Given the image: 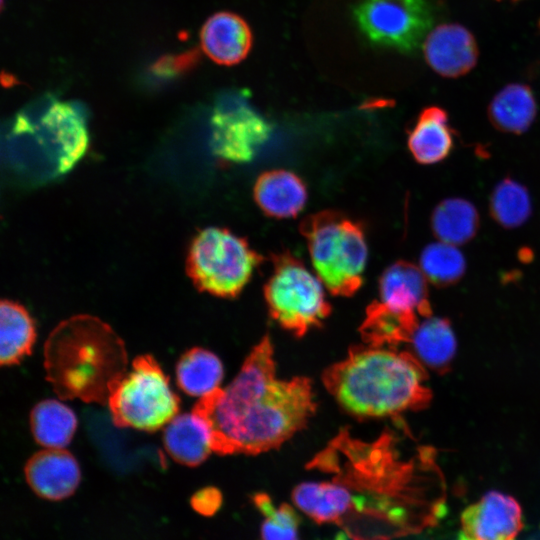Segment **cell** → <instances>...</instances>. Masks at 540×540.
<instances>
[{"instance_id":"obj_1","label":"cell","mask_w":540,"mask_h":540,"mask_svg":"<svg viewBox=\"0 0 540 540\" xmlns=\"http://www.w3.org/2000/svg\"><path fill=\"white\" fill-rule=\"evenodd\" d=\"M316 410L309 378L276 377L273 346L264 336L225 388L201 397L193 412L207 424L212 450L259 454L282 445Z\"/></svg>"},{"instance_id":"obj_2","label":"cell","mask_w":540,"mask_h":540,"mask_svg":"<svg viewBox=\"0 0 540 540\" xmlns=\"http://www.w3.org/2000/svg\"><path fill=\"white\" fill-rule=\"evenodd\" d=\"M426 371L409 352L387 347L357 346L328 367L324 386L353 416L385 417L426 407L432 398Z\"/></svg>"},{"instance_id":"obj_3","label":"cell","mask_w":540,"mask_h":540,"mask_svg":"<svg viewBox=\"0 0 540 540\" xmlns=\"http://www.w3.org/2000/svg\"><path fill=\"white\" fill-rule=\"evenodd\" d=\"M123 340L101 319L75 315L60 322L44 346L46 379L61 399L107 404L127 372Z\"/></svg>"},{"instance_id":"obj_4","label":"cell","mask_w":540,"mask_h":540,"mask_svg":"<svg viewBox=\"0 0 540 540\" xmlns=\"http://www.w3.org/2000/svg\"><path fill=\"white\" fill-rule=\"evenodd\" d=\"M21 144V163L39 165L51 175L64 174L82 158L88 147L86 113L79 104L52 96L16 115L9 133Z\"/></svg>"},{"instance_id":"obj_5","label":"cell","mask_w":540,"mask_h":540,"mask_svg":"<svg viewBox=\"0 0 540 540\" xmlns=\"http://www.w3.org/2000/svg\"><path fill=\"white\" fill-rule=\"evenodd\" d=\"M318 278L337 296L362 285L368 249L361 225L335 211L310 215L301 223Z\"/></svg>"},{"instance_id":"obj_6","label":"cell","mask_w":540,"mask_h":540,"mask_svg":"<svg viewBox=\"0 0 540 540\" xmlns=\"http://www.w3.org/2000/svg\"><path fill=\"white\" fill-rule=\"evenodd\" d=\"M107 404L116 426L153 432L178 415L180 398L154 357L141 355L115 383Z\"/></svg>"},{"instance_id":"obj_7","label":"cell","mask_w":540,"mask_h":540,"mask_svg":"<svg viewBox=\"0 0 540 540\" xmlns=\"http://www.w3.org/2000/svg\"><path fill=\"white\" fill-rule=\"evenodd\" d=\"M261 260L245 239L225 228L208 227L193 238L186 271L198 290L233 298L248 283Z\"/></svg>"},{"instance_id":"obj_8","label":"cell","mask_w":540,"mask_h":540,"mask_svg":"<svg viewBox=\"0 0 540 540\" xmlns=\"http://www.w3.org/2000/svg\"><path fill=\"white\" fill-rule=\"evenodd\" d=\"M319 278L289 253L273 257V272L264 287L271 317L301 337L319 326L331 308Z\"/></svg>"},{"instance_id":"obj_9","label":"cell","mask_w":540,"mask_h":540,"mask_svg":"<svg viewBox=\"0 0 540 540\" xmlns=\"http://www.w3.org/2000/svg\"><path fill=\"white\" fill-rule=\"evenodd\" d=\"M354 18L370 42L402 52L418 48L433 21L427 0H361Z\"/></svg>"},{"instance_id":"obj_10","label":"cell","mask_w":540,"mask_h":540,"mask_svg":"<svg viewBox=\"0 0 540 540\" xmlns=\"http://www.w3.org/2000/svg\"><path fill=\"white\" fill-rule=\"evenodd\" d=\"M211 148L222 160L250 161L269 139L272 127L239 93H225L214 106L211 120Z\"/></svg>"},{"instance_id":"obj_11","label":"cell","mask_w":540,"mask_h":540,"mask_svg":"<svg viewBox=\"0 0 540 540\" xmlns=\"http://www.w3.org/2000/svg\"><path fill=\"white\" fill-rule=\"evenodd\" d=\"M521 506L510 495L489 491L464 509L456 540H523Z\"/></svg>"},{"instance_id":"obj_12","label":"cell","mask_w":540,"mask_h":540,"mask_svg":"<svg viewBox=\"0 0 540 540\" xmlns=\"http://www.w3.org/2000/svg\"><path fill=\"white\" fill-rule=\"evenodd\" d=\"M379 295L377 301L394 314L414 320L431 316L427 279L420 267L410 262L400 260L385 269Z\"/></svg>"},{"instance_id":"obj_13","label":"cell","mask_w":540,"mask_h":540,"mask_svg":"<svg viewBox=\"0 0 540 540\" xmlns=\"http://www.w3.org/2000/svg\"><path fill=\"white\" fill-rule=\"evenodd\" d=\"M423 52L437 74L456 78L470 72L477 63L478 47L471 32L456 23H444L426 35Z\"/></svg>"},{"instance_id":"obj_14","label":"cell","mask_w":540,"mask_h":540,"mask_svg":"<svg viewBox=\"0 0 540 540\" xmlns=\"http://www.w3.org/2000/svg\"><path fill=\"white\" fill-rule=\"evenodd\" d=\"M24 472L32 490L49 500L72 495L81 478L77 460L64 448H45L36 452L27 461Z\"/></svg>"},{"instance_id":"obj_15","label":"cell","mask_w":540,"mask_h":540,"mask_svg":"<svg viewBox=\"0 0 540 540\" xmlns=\"http://www.w3.org/2000/svg\"><path fill=\"white\" fill-rule=\"evenodd\" d=\"M252 33L238 15L219 12L204 23L200 32L201 47L205 54L221 65L241 62L252 47Z\"/></svg>"},{"instance_id":"obj_16","label":"cell","mask_w":540,"mask_h":540,"mask_svg":"<svg viewBox=\"0 0 540 540\" xmlns=\"http://www.w3.org/2000/svg\"><path fill=\"white\" fill-rule=\"evenodd\" d=\"M454 147V133L447 112L438 106L421 111L408 133V148L414 159L423 165L445 160Z\"/></svg>"},{"instance_id":"obj_17","label":"cell","mask_w":540,"mask_h":540,"mask_svg":"<svg viewBox=\"0 0 540 540\" xmlns=\"http://www.w3.org/2000/svg\"><path fill=\"white\" fill-rule=\"evenodd\" d=\"M254 197L266 215L290 218L296 216L305 206L307 190L296 174L275 169L258 177L254 186Z\"/></svg>"},{"instance_id":"obj_18","label":"cell","mask_w":540,"mask_h":540,"mask_svg":"<svg viewBox=\"0 0 540 540\" xmlns=\"http://www.w3.org/2000/svg\"><path fill=\"white\" fill-rule=\"evenodd\" d=\"M163 443L172 459L187 466L201 464L213 451L209 428L193 411L176 415L166 425Z\"/></svg>"},{"instance_id":"obj_19","label":"cell","mask_w":540,"mask_h":540,"mask_svg":"<svg viewBox=\"0 0 540 540\" xmlns=\"http://www.w3.org/2000/svg\"><path fill=\"white\" fill-rule=\"evenodd\" d=\"M295 505L318 523L340 524L351 512L353 494L344 484L304 482L292 493Z\"/></svg>"},{"instance_id":"obj_20","label":"cell","mask_w":540,"mask_h":540,"mask_svg":"<svg viewBox=\"0 0 540 540\" xmlns=\"http://www.w3.org/2000/svg\"><path fill=\"white\" fill-rule=\"evenodd\" d=\"M537 115L535 96L528 85L511 83L499 90L488 106V118L499 131L519 135L526 132Z\"/></svg>"},{"instance_id":"obj_21","label":"cell","mask_w":540,"mask_h":540,"mask_svg":"<svg viewBox=\"0 0 540 540\" xmlns=\"http://www.w3.org/2000/svg\"><path fill=\"white\" fill-rule=\"evenodd\" d=\"M36 340L34 321L19 303L2 300L0 304V362L14 365L31 354Z\"/></svg>"},{"instance_id":"obj_22","label":"cell","mask_w":540,"mask_h":540,"mask_svg":"<svg viewBox=\"0 0 540 540\" xmlns=\"http://www.w3.org/2000/svg\"><path fill=\"white\" fill-rule=\"evenodd\" d=\"M410 342L421 363L440 374L449 370L457 344L448 319L431 316L424 318Z\"/></svg>"},{"instance_id":"obj_23","label":"cell","mask_w":540,"mask_h":540,"mask_svg":"<svg viewBox=\"0 0 540 540\" xmlns=\"http://www.w3.org/2000/svg\"><path fill=\"white\" fill-rule=\"evenodd\" d=\"M476 207L463 198H448L433 210L431 228L434 236L442 242L455 246L472 240L479 229Z\"/></svg>"},{"instance_id":"obj_24","label":"cell","mask_w":540,"mask_h":540,"mask_svg":"<svg viewBox=\"0 0 540 540\" xmlns=\"http://www.w3.org/2000/svg\"><path fill=\"white\" fill-rule=\"evenodd\" d=\"M30 426L35 441L45 448H64L77 428L73 410L55 399L37 403L30 414Z\"/></svg>"},{"instance_id":"obj_25","label":"cell","mask_w":540,"mask_h":540,"mask_svg":"<svg viewBox=\"0 0 540 540\" xmlns=\"http://www.w3.org/2000/svg\"><path fill=\"white\" fill-rule=\"evenodd\" d=\"M223 374L220 359L200 347L186 351L176 365V380L180 389L200 398L220 388Z\"/></svg>"},{"instance_id":"obj_26","label":"cell","mask_w":540,"mask_h":540,"mask_svg":"<svg viewBox=\"0 0 540 540\" xmlns=\"http://www.w3.org/2000/svg\"><path fill=\"white\" fill-rule=\"evenodd\" d=\"M489 210L497 224L512 229L523 225L531 215V198L526 187L511 178L501 180L493 189Z\"/></svg>"},{"instance_id":"obj_27","label":"cell","mask_w":540,"mask_h":540,"mask_svg":"<svg viewBox=\"0 0 540 540\" xmlns=\"http://www.w3.org/2000/svg\"><path fill=\"white\" fill-rule=\"evenodd\" d=\"M419 267L428 281L437 287L458 282L466 270V260L457 246L442 241L427 245L421 252Z\"/></svg>"},{"instance_id":"obj_28","label":"cell","mask_w":540,"mask_h":540,"mask_svg":"<svg viewBox=\"0 0 540 540\" xmlns=\"http://www.w3.org/2000/svg\"><path fill=\"white\" fill-rule=\"evenodd\" d=\"M253 503L264 519L261 525V540H299V517L288 504L275 506L266 493H256Z\"/></svg>"},{"instance_id":"obj_29","label":"cell","mask_w":540,"mask_h":540,"mask_svg":"<svg viewBox=\"0 0 540 540\" xmlns=\"http://www.w3.org/2000/svg\"><path fill=\"white\" fill-rule=\"evenodd\" d=\"M197 56L195 51H189L174 57H163L155 63L152 70L159 76L176 75L190 69L197 62Z\"/></svg>"},{"instance_id":"obj_30","label":"cell","mask_w":540,"mask_h":540,"mask_svg":"<svg viewBox=\"0 0 540 540\" xmlns=\"http://www.w3.org/2000/svg\"><path fill=\"white\" fill-rule=\"evenodd\" d=\"M193 508L201 514H214L222 503L220 491L214 487H207L199 490L191 499Z\"/></svg>"},{"instance_id":"obj_31","label":"cell","mask_w":540,"mask_h":540,"mask_svg":"<svg viewBox=\"0 0 540 540\" xmlns=\"http://www.w3.org/2000/svg\"><path fill=\"white\" fill-rule=\"evenodd\" d=\"M332 540H347V538L344 533L340 532Z\"/></svg>"},{"instance_id":"obj_32","label":"cell","mask_w":540,"mask_h":540,"mask_svg":"<svg viewBox=\"0 0 540 540\" xmlns=\"http://www.w3.org/2000/svg\"><path fill=\"white\" fill-rule=\"evenodd\" d=\"M514 1V0H513Z\"/></svg>"}]
</instances>
